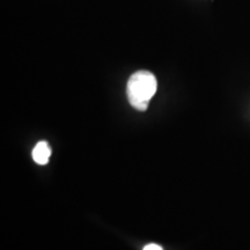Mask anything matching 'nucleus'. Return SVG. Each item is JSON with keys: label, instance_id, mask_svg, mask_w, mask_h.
<instances>
[{"label": "nucleus", "instance_id": "obj_1", "mask_svg": "<svg viewBox=\"0 0 250 250\" xmlns=\"http://www.w3.org/2000/svg\"><path fill=\"white\" fill-rule=\"evenodd\" d=\"M158 83L154 74L148 71H138L127 81L126 93L130 104L139 111H145L154 96Z\"/></svg>", "mask_w": 250, "mask_h": 250}, {"label": "nucleus", "instance_id": "obj_2", "mask_svg": "<svg viewBox=\"0 0 250 250\" xmlns=\"http://www.w3.org/2000/svg\"><path fill=\"white\" fill-rule=\"evenodd\" d=\"M51 155V148L46 142H40L33 149V159L36 164L46 165Z\"/></svg>", "mask_w": 250, "mask_h": 250}, {"label": "nucleus", "instance_id": "obj_3", "mask_svg": "<svg viewBox=\"0 0 250 250\" xmlns=\"http://www.w3.org/2000/svg\"><path fill=\"white\" fill-rule=\"evenodd\" d=\"M143 250H164L160 246L155 245V243H149L146 247H144Z\"/></svg>", "mask_w": 250, "mask_h": 250}]
</instances>
